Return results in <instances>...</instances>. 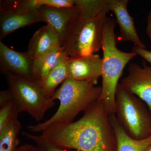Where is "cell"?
<instances>
[{"label":"cell","instance_id":"2","mask_svg":"<svg viewBox=\"0 0 151 151\" xmlns=\"http://www.w3.org/2000/svg\"><path fill=\"white\" fill-rule=\"evenodd\" d=\"M96 85L91 81H76L70 78L65 79L51 99L59 100L56 112L45 122L29 125L28 129L32 133H42L54 124L73 122L79 113L99 100L102 86Z\"/></svg>","mask_w":151,"mask_h":151},{"label":"cell","instance_id":"8","mask_svg":"<svg viewBox=\"0 0 151 151\" xmlns=\"http://www.w3.org/2000/svg\"><path fill=\"white\" fill-rule=\"evenodd\" d=\"M38 10L44 22L50 26L58 35L63 46L71 25L80 14L77 7L57 8L42 6Z\"/></svg>","mask_w":151,"mask_h":151},{"label":"cell","instance_id":"15","mask_svg":"<svg viewBox=\"0 0 151 151\" xmlns=\"http://www.w3.org/2000/svg\"><path fill=\"white\" fill-rule=\"evenodd\" d=\"M109 116L116 135V151H146L151 146V136L143 139H134L122 128L115 114Z\"/></svg>","mask_w":151,"mask_h":151},{"label":"cell","instance_id":"6","mask_svg":"<svg viewBox=\"0 0 151 151\" xmlns=\"http://www.w3.org/2000/svg\"><path fill=\"white\" fill-rule=\"evenodd\" d=\"M4 75L20 113L27 112L38 122L55 105L54 100L43 96L39 85L33 78L12 73Z\"/></svg>","mask_w":151,"mask_h":151},{"label":"cell","instance_id":"12","mask_svg":"<svg viewBox=\"0 0 151 151\" xmlns=\"http://www.w3.org/2000/svg\"><path fill=\"white\" fill-rule=\"evenodd\" d=\"M44 22L39 11H0V41L17 30L38 22Z\"/></svg>","mask_w":151,"mask_h":151},{"label":"cell","instance_id":"27","mask_svg":"<svg viewBox=\"0 0 151 151\" xmlns=\"http://www.w3.org/2000/svg\"><path fill=\"white\" fill-rule=\"evenodd\" d=\"M146 151H151V146H150V147L146 150Z\"/></svg>","mask_w":151,"mask_h":151},{"label":"cell","instance_id":"1","mask_svg":"<svg viewBox=\"0 0 151 151\" xmlns=\"http://www.w3.org/2000/svg\"><path fill=\"white\" fill-rule=\"evenodd\" d=\"M81 118L67 124H54L40 135L50 145L77 151H116L117 140L110 116L98 100L84 111Z\"/></svg>","mask_w":151,"mask_h":151},{"label":"cell","instance_id":"17","mask_svg":"<svg viewBox=\"0 0 151 151\" xmlns=\"http://www.w3.org/2000/svg\"><path fill=\"white\" fill-rule=\"evenodd\" d=\"M22 127L18 119L10 122L0 130V151H15L19 144V135Z\"/></svg>","mask_w":151,"mask_h":151},{"label":"cell","instance_id":"20","mask_svg":"<svg viewBox=\"0 0 151 151\" xmlns=\"http://www.w3.org/2000/svg\"><path fill=\"white\" fill-rule=\"evenodd\" d=\"M19 113L14 97L0 103V130L10 122L18 120Z\"/></svg>","mask_w":151,"mask_h":151},{"label":"cell","instance_id":"4","mask_svg":"<svg viewBox=\"0 0 151 151\" xmlns=\"http://www.w3.org/2000/svg\"><path fill=\"white\" fill-rule=\"evenodd\" d=\"M106 14L104 13L92 19L82 18L79 15L75 19L62 46L68 57H84L102 49Z\"/></svg>","mask_w":151,"mask_h":151},{"label":"cell","instance_id":"14","mask_svg":"<svg viewBox=\"0 0 151 151\" xmlns=\"http://www.w3.org/2000/svg\"><path fill=\"white\" fill-rule=\"evenodd\" d=\"M65 54L62 46L55 47L33 60L32 78L39 85L47 74L57 66Z\"/></svg>","mask_w":151,"mask_h":151},{"label":"cell","instance_id":"26","mask_svg":"<svg viewBox=\"0 0 151 151\" xmlns=\"http://www.w3.org/2000/svg\"><path fill=\"white\" fill-rule=\"evenodd\" d=\"M145 66L147 69L148 71H149V73H150V74L151 76V66H148L146 64L145 61Z\"/></svg>","mask_w":151,"mask_h":151},{"label":"cell","instance_id":"3","mask_svg":"<svg viewBox=\"0 0 151 151\" xmlns=\"http://www.w3.org/2000/svg\"><path fill=\"white\" fill-rule=\"evenodd\" d=\"M116 19L107 17L103 30L102 93L103 102L109 115L116 113V92L125 66L137 55L125 52L117 47L115 33Z\"/></svg>","mask_w":151,"mask_h":151},{"label":"cell","instance_id":"11","mask_svg":"<svg viewBox=\"0 0 151 151\" xmlns=\"http://www.w3.org/2000/svg\"><path fill=\"white\" fill-rule=\"evenodd\" d=\"M129 2V0H107L109 11L115 14L119 24L120 40L131 42L135 46L146 49L135 27L134 19L128 12Z\"/></svg>","mask_w":151,"mask_h":151},{"label":"cell","instance_id":"13","mask_svg":"<svg viewBox=\"0 0 151 151\" xmlns=\"http://www.w3.org/2000/svg\"><path fill=\"white\" fill-rule=\"evenodd\" d=\"M61 46L60 39L55 30L47 24L35 32L30 41L27 52L33 60L55 47Z\"/></svg>","mask_w":151,"mask_h":151},{"label":"cell","instance_id":"25","mask_svg":"<svg viewBox=\"0 0 151 151\" xmlns=\"http://www.w3.org/2000/svg\"><path fill=\"white\" fill-rule=\"evenodd\" d=\"M146 32L151 42V11L149 12L147 18Z\"/></svg>","mask_w":151,"mask_h":151},{"label":"cell","instance_id":"7","mask_svg":"<svg viewBox=\"0 0 151 151\" xmlns=\"http://www.w3.org/2000/svg\"><path fill=\"white\" fill-rule=\"evenodd\" d=\"M136 63H130L128 75L121 80L120 84L125 90L137 96L146 103L151 114V76L146 68Z\"/></svg>","mask_w":151,"mask_h":151},{"label":"cell","instance_id":"23","mask_svg":"<svg viewBox=\"0 0 151 151\" xmlns=\"http://www.w3.org/2000/svg\"><path fill=\"white\" fill-rule=\"evenodd\" d=\"M132 52H134L137 55L142 57L146 61L150 63L151 65V51L147 50L146 49L135 46L132 48Z\"/></svg>","mask_w":151,"mask_h":151},{"label":"cell","instance_id":"10","mask_svg":"<svg viewBox=\"0 0 151 151\" xmlns=\"http://www.w3.org/2000/svg\"><path fill=\"white\" fill-rule=\"evenodd\" d=\"M68 78L78 81H88L97 84L102 74V58L98 55L77 58H68Z\"/></svg>","mask_w":151,"mask_h":151},{"label":"cell","instance_id":"21","mask_svg":"<svg viewBox=\"0 0 151 151\" xmlns=\"http://www.w3.org/2000/svg\"><path fill=\"white\" fill-rule=\"evenodd\" d=\"M21 133L22 135L24 137L34 141L36 144L37 146L42 149L44 151H77L74 150L60 148L54 147L46 142L42 138L40 135L34 134L26 132H23Z\"/></svg>","mask_w":151,"mask_h":151},{"label":"cell","instance_id":"18","mask_svg":"<svg viewBox=\"0 0 151 151\" xmlns=\"http://www.w3.org/2000/svg\"><path fill=\"white\" fill-rule=\"evenodd\" d=\"M82 18L92 19L109 12L107 0H73Z\"/></svg>","mask_w":151,"mask_h":151},{"label":"cell","instance_id":"5","mask_svg":"<svg viewBox=\"0 0 151 151\" xmlns=\"http://www.w3.org/2000/svg\"><path fill=\"white\" fill-rule=\"evenodd\" d=\"M117 120L130 137L140 140L151 136V114L141 99L119 83L116 92Z\"/></svg>","mask_w":151,"mask_h":151},{"label":"cell","instance_id":"22","mask_svg":"<svg viewBox=\"0 0 151 151\" xmlns=\"http://www.w3.org/2000/svg\"><path fill=\"white\" fill-rule=\"evenodd\" d=\"M42 6L53 7H70L74 6L73 0H41Z\"/></svg>","mask_w":151,"mask_h":151},{"label":"cell","instance_id":"24","mask_svg":"<svg viewBox=\"0 0 151 151\" xmlns=\"http://www.w3.org/2000/svg\"><path fill=\"white\" fill-rule=\"evenodd\" d=\"M15 151H44L42 149L38 146L31 144H25L19 146Z\"/></svg>","mask_w":151,"mask_h":151},{"label":"cell","instance_id":"19","mask_svg":"<svg viewBox=\"0 0 151 151\" xmlns=\"http://www.w3.org/2000/svg\"><path fill=\"white\" fill-rule=\"evenodd\" d=\"M42 5L41 0H1L0 11L29 12L38 11Z\"/></svg>","mask_w":151,"mask_h":151},{"label":"cell","instance_id":"9","mask_svg":"<svg viewBox=\"0 0 151 151\" xmlns=\"http://www.w3.org/2000/svg\"><path fill=\"white\" fill-rule=\"evenodd\" d=\"M33 60L27 51H15L0 41V70L5 74L12 73L32 78Z\"/></svg>","mask_w":151,"mask_h":151},{"label":"cell","instance_id":"16","mask_svg":"<svg viewBox=\"0 0 151 151\" xmlns=\"http://www.w3.org/2000/svg\"><path fill=\"white\" fill-rule=\"evenodd\" d=\"M68 57L64 55L59 64L47 74L40 84L41 91L45 98L51 99L56 91V87L68 78L67 62Z\"/></svg>","mask_w":151,"mask_h":151}]
</instances>
